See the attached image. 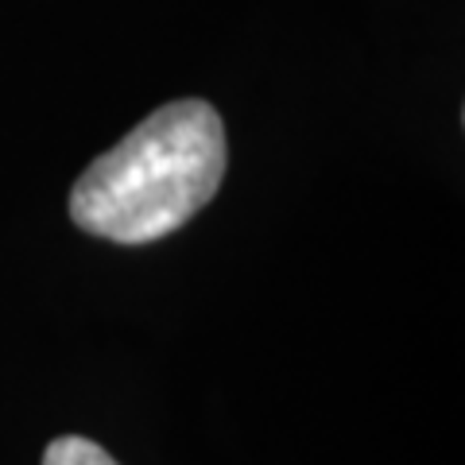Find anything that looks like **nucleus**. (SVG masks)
<instances>
[{"label":"nucleus","instance_id":"2","mask_svg":"<svg viewBox=\"0 0 465 465\" xmlns=\"http://www.w3.org/2000/svg\"><path fill=\"white\" fill-rule=\"evenodd\" d=\"M43 465H116L109 458V450H101L97 442L82 439V434H63L43 450Z\"/></svg>","mask_w":465,"mask_h":465},{"label":"nucleus","instance_id":"1","mask_svg":"<svg viewBox=\"0 0 465 465\" xmlns=\"http://www.w3.org/2000/svg\"><path fill=\"white\" fill-rule=\"evenodd\" d=\"M225 179V124L183 97L97 155L70 191V222L113 244H152L183 229Z\"/></svg>","mask_w":465,"mask_h":465}]
</instances>
